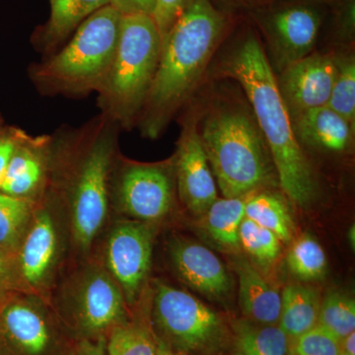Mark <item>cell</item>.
<instances>
[{"label":"cell","mask_w":355,"mask_h":355,"mask_svg":"<svg viewBox=\"0 0 355 355\" xmlns=\"http://www.w3.org/2000/svg\"><path fill=\"white\" fill-rule=\"evenodd\" d=\"M6 127L3 123V121H2L1 116H0V132L3 130V128Z\"/></svg>","instance_id":"40"},{"label":"cell","mask_w":355,"mask_h":355,"mask_svg":"<svg viewBox=\"0 0 355 355\" xmlns=\"http://www.w3.org/2000/svg\"><path fill=\"white\" fill-rule=\"evenodd\" d=\"M158 338L146 324L114 327L108 343L109 355H156Z\"/></svg>","instance_id":"27"},{"label":"cell","mask_w":355,"mask_h":355,"mask_svg":"<svg viewBox=\"0 0 355 355\" xmlns=\"http://www.w3.org/2000/svg\"><path fill=\"white\" fill-rule=\"evenodd\" d=\"M87 355H104V354H103L102 352H91V354H89Z\"/></svg>","instance_id":"41"},{"label":"cell","mask_w":355,"mask_h":355,"mask_svg":"<svg viewBox=\"0 0 355 355\" xmlns=\"http://www.w3.org/2000/svg\"><path fill=\"white\" fill-rule=\"evenodd\" d=\"M50 144V137H32L23 132L0 184V191L11 197L31 200L43 184Z\"/></svg>","instance_id":"14"},{"label":"cell","mask_w":355,"mask_h":355,"mask_svg":"<svg viewBox=\"0 0 355 355\" xmlns=\"http://www.w3.org/2000/svg\"><path fill=\"white\" fill-rule=\"evenodd\" d=\"M234 355H244V354H242L241 352H238V354H236Z\"/></svg>","instance_id":"42"},{"label":"cell","mask_w":355,"mask_h":355,"mask_svg":"<svg viewBox=\"0 0 355 355\" xmlns=\"http://www.w3.org/2000/svg\"><path fill=\"white\" fill-rule=\"evenodd\" d=\"M1 323L14 345L27 354L36 355L46 349L50 340L43 318L31 306L13 302L2 310Z\"/></svg>","instance_id":"19"},{"label":"cell","mask_w":355,"mask_h":355,"mask_svg":"<svg viewBox=\"0 0 355 355\" xmlns=\"http://www.w3.org/2000/svg\"><path fill=\"white\" fill-rule=\"evenodd\" d=\"M105 116L92 125L90 144L72 187V224L76 241L90 246L108 211V180L114 153V130Z\"/></svg>","instance_id":"6"},{"label":"cell","mask_w":355,"mask_h":355,"mask_svg":"<svg viewBox=\"0 0 355 355\" xmlns=\"http://www.w3.org/2000/svg\"><path fill=\"white\" fill-rule=\"evenodd\" d=\"M355 230H354V225H352V227H350L349 232V239L350 243V246H352V249H354V244H355Z\"/></svg>","instance_id":"38"},{"label":"cell","mask_w":355,"mask_h":355,"mask_svg":"<svg viewBox=\"0 0 355 355\" xmlns=\"http://www.w3.org/2000/svg\"><path fill=\"white\" fill-rule=\"evenodd\" d=\"M279 326L288 338H294L319 323V292L314 287L292 284L284 289Z\"/></svg>","instance_id":"20"},{"label":"cell","mask_w":355,"mask_h":355,"mask_svg":"<svg viewBox=\"0 0 355 355\" xmlns=\"http://www.w3.org/2000/svg\"><path fill=\"white\" fill-rule=\"evenodd\" d=\"M156 355H195L188 354V352H182L173 347L169 343L165 342V340H160L158 338L157 352Z\"/></svg>","instance_id":"36"},{"label":"cell","mask_w":355,"mask_h":355,"mask_svg":"<svg viewBox=\"0 0 355 355\" xmlns=\"http://www.w3.org/2000/svg\"><path fill=\"white\" fill-rule=\"evenodd\" d=\"M289 270L302 280L322 279L327 270V257L314 237L303 234L291 245L286 258Z\"/></svg>","instance_id":"26"},{"label":"cell","mask_w":355,"mask_h":355,"mask_svg":"<svg viewBox=\"0 0 355 355\" xmlns=\"http://www.w3.org/2000/svg\"><path fill=\"white\" fill-rule=\"evenodd\" d=\"M336 72V58L328 55H309L282 69L277 86L291 116L327 106Z\"/></svg>","instance_id":"11"},{"label":"cell","mask_w":355,"mask_h":355,"mask_svg":"<svg viewBox=\"0 0 355 355\" xmlns=\"http://www.w3.org/2000/svg\"><path fill=\"white\" fill-rule=\"evenodd\" d=\"M21 245V273L30 284H39L50 270L57 250L55 226L48 212L37 214Z\"/></svg>","instance_id":"18"},{"label":"cell","mask_w":355,"mask_h":355,"mask_svg":"<svg viewBox=\"0 0 355 355\" xmlns=\"http://www.w3.org/2000/svg\"><path fill=\"white\" fill-rule=\"evenodd\" d=\"M261 190L254 191L248 200L245 217L272 231L280 241L291 242L293 239L294 224L286 200L279 193Z\"/></svg>","instance_id":"23"},{"label":"cell","mask_w":355,"mask_h":355,"mask_svg":"<svg viewBox=\"0 0 355 355\" xmlns=\"http://www.w3.org/2000/svg\"><path fill=\"white\" fill-rule=\"evenodd\" d=\"M318 324L342 340L355 330V301L340 292H331L321 301Z\"/></svg>","instance_id":"29"},{"label":"cell","mask_w":355,"mask_h":355,"mask_svg":"<svg viewBox=\"0 0 355 355\" xmlns=\"http://www.w3.org/2000/svg\"><path fill=\"white\" fill-rule=\"evenodd\" d=\"M291 354L297 355H342V340L321 324L294 338Z\"/></svg>","instance_id":"31"},{"label":"cell","mask_w":355,"mask_h":355,"mask_svg":"<svg viewBox=\"0 0 355 355\" xmlns=\"http://www.w3.org/2000/svg\"><path fill=\"white\" fill-rule=\"evenodd\" d=\"M157 0H110V6L125 15L153 16Z\"/></svg>","instance_id":"34"},{"label":"cell","mask_w":355,"mask_h":355,"mask_svg":"<svg viewBox=\"0 0 355 355\" xmlns=\"http://www.w3.org/2000/svg\"><path fill=\"white\" fill-rule=\"evenodd\" d=\"M153 248V230L148 224H119L110 235L107 263L128 302H135L149 270Z\"/></svg>","instance_id":"9"},{"label":"cell","mask_w":355,"mask_h":355,"mask_svg":"<svg viewBox=\"0 0 355 355\" xmlns=\"http://www.w3.org/2000/svg\"><path fill=\"white\" fill-rule=\"evenodd\" d=\"M338 72L327 106L355 127V62L354 57L336 58Z\"/></svg>","instance_id":"30"},{"label":"cell","mask_w":355,"mask_h":355,"mask_svg":"<svg viewBox=\"0 0 355 355\" xmlns=\"http://www.w3.org/2000/svg\"><path fill=\"white\" fill-rule=\"evenodd\" d=\"M225 28V17L209 0H191L184 9L163 40L157 71L140 113L146 137H159L190 98Z\"/></svg>","instance_id":"2"},{"label":"cell","mask_w":355,"mask_h":355,"mask_svg":"<svg viewBox=\"0 0 355 355\" xmlns=\"http://www.w3.org/2000/svg\"><path fill=\"white\" fill-rule=\"evenodd\" d=\"M121 20V13L110 4L89 16L60 53L37 67L35 81L65 94L99 92L113 62Z\"/></svg>","instance_id":"5"},{"label":"cell","mask_w":355,"mask_h":355,"mask_svg":"<svg viewBox=\"0 0 355 355\" xmlns=\"http://www.w3.org/2000/svg\"><path fill=\"white\" fill-rule=\"evenodd\" d=\"M342 355H347V354H343Z\"/></svg>","instance_id":"44"},{"label":"cell","mask_w":355,"mask_h":355,"mask_svg":"<svg viewBox=\"0 0 355 355\" xmlns=\"http://www.w3.org/2000/svg\"><path fill=\"white\" fill-rule=\"evenodd\" d=\"M220 72L244 89L272 155L280 188L292 202L308 207L317 197L316 178L294 133L272 65L254 34L245 36L222 62Z\"/></svg>","instance_id":"1"},{"label":"cell","mask_w":355,"mask_h":355,"mask_svg":"<svg viewBox=\"0 0 355 355\" xmlns=\"http://www.w3.org/2000/svg\"><path fill=\"white\" fill-rule=\"evenodd\" d=\"M120 287L105 273L93 275L84 284L80 297V315L84 326L101 331L116 324L123 315Z\"/></svg>","instance_id":"17"},{"label":"cell","mask_w":355,"mask_h":355,"mask_svg":"<svg viewBox=\"0 0 355 355\" xmlns=\"http://www.w3.org/2000/svg\"><path fill=\"white\" fill-rule=\"evenodd\" d=\"M32 216V200L0 191V249L12 253L21 245Z\"/></svg>","instance_id":"25"},{"label":"cell","mask_w":355,"mask_h":355,"mask_svg":"<svg viewBox=\"0 0 355 355\" xmlns=\"http://www.w3.org/2000/svg\"><path fill=\"white\" fill-rule=\"evenodd\" d=\"M299 144L329 153H345L352 144L354 128L328 106L307 110L291 116Z\"/></svg>","instance_id":"15"},{"label":"cell","mask_w":355,"mask_h":355,"mask_svg":"<svg viewBox=\"0 0 355 355\" xmlns=\"http://www.w3.org/2000/svg\"><path fill=\"white\" fill-rule=\"evenodd\" d=\"M263 28L280 71L311 55L322 24L317 6L292 3L261 15Z\"/></svg>","instance_id":"8"},{"label":"cell","mask_w":355,"mask_h":355,"mask_svg":"<svg viewBox=\"0 0 355 355\" xmlns=\"http://www.w3.org/2000/svg\"><path fill=\"white\" fill-rule=\"evenodd\" d=\"M10 263H9V253L0 249V292L6 287L9 279Z\"/></svg>","instance_id":"35"},{"label":"cell","mask_w":355,"mask_h":355,"mask_svg":"<svg viewBox=\"0 0 355 355\" xmlns=\"http://www.w3.org/2000/svg\"><path fill=\"white\" fill-rule=\"evenodd\" d=\"M198 132L224 198L275 184L272 155L252 110L241 104L219 105L205 114Z\"/></svg>","instance_id":"3"},{"label":"cell","mask_w":355,"mask_h":355,"mask_svg":"<svg viewBox=\"0 0 355 355\" xmlns=\"http://www.w3.org/2000/svg\"><path fill=\"white\" fill-rule=\"evenodd\" d=\"M170 252L178 273L191 288L210 298L222 299L228 295L232 280L214 252L188 240H175Z\"/></svg>","instance_id":"13"},{"label":"cell","mask_w":355,"mask_h":355,"mask_svg":"<svg viewBox=\"0 0 355 355\" xmlns=\"http://www.w3.org/2000/svg\"><path fill=\"white\" fill-rule=\"evenodd\" d=\"M191 2V0H157L156 1L153 17L160 34L161 43Z\"/></svg>","instance_id":"32"},{"label":"cell","mask_w":355,"mask_h":355,"mask_svg":"<svg viewBox=\"0 0 355 355\" xmlns=\"http://www.w3.org/2000/svg\"><path fill=\"white\" fill-rule=\"evenodd\" d=\"M161 46L153 16H121L113 62L99 91L105 116L114 123L128 127L141 113L157 71Z\"/></svg>","instance_id":"4"},{"label":"cell","mask_w":355,"mask_h":355,"mask_svg":"<svg viewBox=\"0 0 355 355\" xmlns=\"http://www.w3.org/2000/svg\"><path fill=\"white\" fill-rule=\"evenodd\" d=\"M221 1L226 4H237L242 2L243 0H221Z\"/></svg>","instance_id":"39"},{"label":"cell","mask_w":355,"mask_h":355,"mask_svg":"<svg viewBox=\"0 0 355 355\" xmlns=\"http://www.w3.org/2000/svg\"><path fill=\"white\" fill-rule=\"evenodd\" d=\"M174 167L182 202L191 214L202 216L217 200V186L195 120L184 125Z\"/></svg>","instance_id":"10"},{"label":"cell","mask_w":355,"mask_h":355,"mask_svg":"<svg viewBox=\"0 0 355 355\" xmlns=\"http://www.w3.org/2000/svg\"><path fill=\"white\" fill-rule=\"evenodd\" d=\"M291 355H297V354H291Z\"/></svg>","instance_id":"43"},{"label":"cell","mask_w":355,"mask_h":355,"mask_svg":"<svg viewBox=\"0 0 355 355\" xmlns=\"http://www.w3.org/2000/svg\"><path fill=\"white\" fill-rule=\"evenodd\" d=\"M24 130L15 127H4L0 132V184L12 157L16 144Z\"/></svg>","instance_id":"33"},{"label":"cell","mask_w":355,"mask_h":355,"mask_svg":"<svg viewBox=\"0 0 355 355\" xmlns=\"http://www.w3.org/2000/svg\"><path fill=\"white\" fill-rule=\"evenodd\" d=\"M343 354L355 355V331L342 338Z\"/></svg>","instance_id":"37"},{"label":"cell","mask_w":355,"mask_h":355,"mask_svg":"<svg viewBox=\"0 0 355 355\" xmlns=\"http://www.w3.org/2000/svg\"><path fill=\"white\" fill-rule=\"evenodd\" d=\"M236 343L244 355H287L288 336L277 324L239 320L233 324Z\"/></svg>","instance_id":"24"},{"label":"cell","mask_w":355,"mask_h":355,"mask_svg":"<svg viewBox=\"0 0 355 355\" xmlns=\"http://www.w3.org/2000/svg\"><path fill=\"white\" fill-rule=\"evenodd\" d=\"M110 0H51V16L42 35V46L50 51Z\"/></svg>","instance_id":"22"},{"label":"cell","mask_w":355,"mask_h":355,"mask_svg":"<svg viewBox=\"0 0 355 355\" xmlns=\"http://www.w3.org/2000/svg\"><path fill=\"white\" fill-rule=\"evenodd\" d=\"M256 191L236 198H217L203 214L205 231L219 246L230 251L240 249L239 228L245 218V207Z\"/></svg>","instance_id":"21"},{"label":"cell","mask_w":355,"mask_h":355,"mask_svg":"<svg viewBox=\"0 0 355 355\" xmlns=\"http://www.w3.org/2000/svg\"><path fill=\"white\" fill-rule=\"evenodd\" d=\"M121 209L140 220L162 218L173 202V183L162 166L133 164L121 174L118 188Z\"/></svg>","instance_id":"12"},{"label":"cell","mask_w":355,"mask_h":355,"mask_svg":"<svg viewBox=\"0 0 355 355\" xmlns=\"http://www.w3.org/2000/svg\"><path fill=\"white\" fill-rule=\"evenodd\" d=\"M239 244L261 265H270L282 253V241L272 231L245 217L239 228Z\"/></svg>","instance_id":"28"},{"label":"cell","mask_w":355,"mask_h":355,"mask_svg":"<svg viewBox=\"0 0 355 355\" xmlns=\"http://www.w3.org/2000/svg\"><path fill=\"white\" fill-rule=\"evenodd\" d=\"M154 303L158 324L175 349L212 355L225 345L227 331L220 316L188 292L158 282Z\"/></svg>","instance_id":"7"},{"label":"cell","mask_w":355,"mask_h":355,"mask_svg":"<svg viewBox=\"0 0 355 355\" xmlns=\"http://www.w3.org/2000/svg\"><path fill=\"white\" fill-rule=\"evenodd\" d=\"M239 279V303L250 321L263 324H279L282 295L253 265L239 259L235 261Z\"/></svg>","instance_id":"16"}]
</instances>
